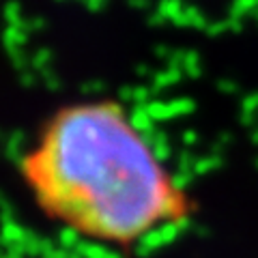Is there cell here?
<instances>
[{
	"mask_svg": "<svg viewBox=\"0 0 258 258\" xmlns=\"http://www.w3.org/2000/svg\"><path fill=\"white\" fill-rule=\"evenodd\" d=\"M20 179L45 220L114 249H132L196 211L116 99H84L54 110L22 153Z\"/></svg>",
	"mask_w": 258,
	"mask_h": 258,
	"instance_id": "obj_1",
	"label": "cell"
}]
</instances>
